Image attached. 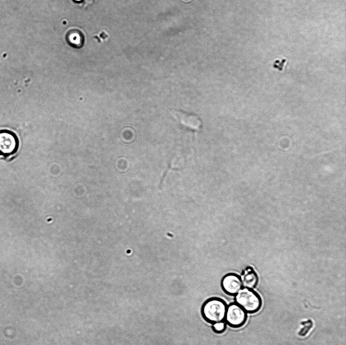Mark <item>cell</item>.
<instances>
[{
    "label": "cell",
    "instance_id": "cell-2",
    "mask_svg": "<svg viewBox=\"0 0 346 345\" xmlns=\"http://www.w3.org/2000/svg\"><path fill=\"white\" fill-rule=\"evenodd\" d=\"M226 309V305L223 300L212 298L204 303L202 314L206 321L214 323L225 320Z\"/></svg>",
    "mask_w": 346,
    "mask_h": 345
},
{
    "label": "cell",
    "instance_id": "cell-1",
    "mask_svg": "<svg viewBox=\"0 0 346 345\" xmlns=\"http://www.w3.org/2000/svg\"><path fill=\"white\" fill-rule=\"evenodd\" d=\"M235 300L236 304L250 314L257 312L262 306L260 296L252 289H241L235 295Z\"/></svg>",
    "mask_w": 346,
    "mask_h": 345
},
{
    "label": "cell",
    "instance_id": "cell-3",
    "mask_svg": "<svg viewBox=\"0 0 346 345\" xmlns=\"http://www.w3.org/2000/svg\"><path fill=\"white\" fill-rule=\"evenodd\" d=\"M19 145L17 135L12 131H0V155L8 157L15 154Z\"/></svg>",
    "mask_w": 346,
    "mask_h": 345
},
{
    "label": "cell",
    "instance_id": "cell-10",
    "mask_svg": "<svg viewBox=\"0 0 346 345\" xmlns=\"http://www.w3.org/2000/svg\"><path fill=\"white\" fill-rule=\"evenodd\" d=\"M95 0H72L73 2L80 7L85 8L92 4Z\"/></svg>",
    "mask_w": 346,
    "mask_h": 345
},
{
    "label": "cell",
    "instance_id": "cell-4",
    "mask_svg": "<svg viewBox=\"0 0 346 345\" xmlns=\"http://www.w3.org/2000/svg\"><path fill=\"white\" fill-rule=\"evenodd\" d=\"M247 313L239 305L233 303L227 307L225 320L231 327L239 328L246 322Z\"/></svg>",
    "mask_w": 346,
    "mask_h": 345
},
{
    "label": "cell",
    "instance_id": "cell-7",
    "mask_svg": "<svg viewBox=\"0 0 346 345\" xmlns=\"http://www.w3.org/2000/svg\"><path fill=\"white\" fill-rule=\"evenodd\" d=\"M242 287L253 289L257 285L258 277L253 268L247 266L243 270L240 277Z\"/></svg>",
    "mask_w": 346,
    "mask_h": 345
},
{
    "label": "cell",
    "instance_id": "cell-8",
    "mask_svg": "<svg viewBox=\"0 0 346 345\" xmlns=\"http://www.w3.org/2000/svg\"><path fill=\"white\" fill-rule=\"evenodd\" d=\"M69 36V39L70 42L71 44H73L75 45H79L80 46L81 45V43L77 40L78 38H82V34L81 32H71L70 34L68 33Z\"/></svg>",
    "mask_w": 346,
    "mask_h": 345
},
{
    "label": "cell",
    "instance_id": "cell-11",
    "mask_svg": "<svg viewBox=\"0 0 346 345\" xmlns=\"http://www.w3.org/2000/svg\"><path fill=\"white\" fill-rule=\"evenodd\" d=\"M1 156V155H0Z\"/></svg>",
    "mask_w": 346,
    "mask_h": 345
},
{
    "label": "cell",
    "instance_id": "cell-5",
    "mask_svg": "<svg viewBox=\"0 0 346 345\" xmlns=\"http://www.w3.org/2000/svg\"><path fill=\"white\" fill-rule=\"evenodd\" d=\"M171 113L182 125L191 130L199 131L202 127L201 118L195 114L179 110H174Z\"/></svg>",
    "mask_w": 346,
    "mask_h": 345
},
{
    "label": "cell",
    "instance_id": "cell-9",
    "mask_svg": "<svg viewBox=\"0 0 346 345\" xmlns=\"http://www.w3.org/2000/svg\"><path fill=\"white\" fill-rule=\"evenodd\" d=\"M225 323L223 321L214 323L213 324V329L217 332L223 331L225 329Z\"/></svg>",
    "mask_w": 346,
    "mask_h": 345
},
{
    "label": "cell",
    "instance_id": "cell-6",
    "mask_svg": "<svg viewBox=\"0 0 346 345\" xmlns=\"http://www.w3.org/2000/svg\"><path fill=\"white\" fill-rule=\"evenodd\" d=\"M224 291L229 295H236L242 288L240 277L235 273L226 275L221 281Z\"/></svg>",
    "mask_w": 346,
    "mask_h": 345
}]
</instances>
